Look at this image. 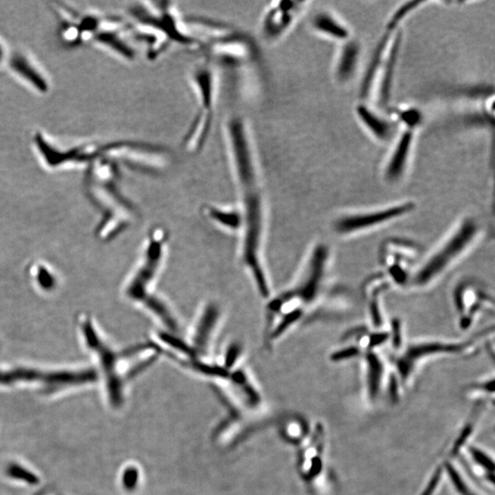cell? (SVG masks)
Returning <instances> with one entry per match:
<instances>
[{
    "instance_id": "6da1fadb",
    "label": "cell",
    "mask_w": 495,
    "mask_h": 495,
    "mask_svg": "<svg viewBox=\"0 0 495 495\" xmlns=\"http://www.w3.org/2000/svg\"><path fill=\"white\" fill-rule=\"evenodd\" d=\"M223 140L241 216L239 259L256 294L265 300L274 291L267 259L268 199L252 127L236 108L225 116Z\"/></svg>"
},
{
    "instance_id": "7a4b0ae2",
    "label": "cell",
    "mask_w": 495,
    "mask_h": 495,
    "mask_svg": "<svg viewBox=\"0 0 495 495\" xmlns=\"http://www.w3.org/2000/svg\"><path fill=\"white\" fill-rule=\"evenodd\" d=\"M170 234L165 227H151L143 239L134 265L124 280V299L139 309L162 333L181 335L185 330L178 312L162 295L160 283L169 253Z\"/></svg>"
},
{
    "instance_id": "3957f363",
    "label": "cell",
    "mask_w": 495,
    "mask_h": 495,
    "mask_svg": "<svg viewBox=\"0 0 495 495\" xmlns=\"http://www.w3.org/2000/svg\"><path fill=\"white\" fill-rule=\"evenodd\" d=\"M315 247L297 279L288 288L272 292L264 302L263 346L271 350L305 319L309 306L319 295L324 280L328 250Z\"/></svg>"
},
{
    "instance_id": "277c9868",
    "label": "cell",
    "mask_w": 495,
    "mask_h": 495,
    "mask_svg": "<svg viewBox=\"0 0 495 495\" xmlns=\"http://www.w3.org/2000/svg\"><path fill=\"white\" fill-rule=\"evenodd\" d=\"M477 234L475 221L465 219L418 269L413 277V285L422 288L435 282L471 247Z\"/></svg>"
},
{
    "instance_id": "5b68a950",
    "label": "cell",
    "mask_w": 495,
    "mask_h": 495,
    "mask_svg": "<svg viewBox=\"0 0 495 495\" xmlns=\"http://www.w3.org/2000/svg\"><path fill=\"white\" fill-rule=\"evenodd\" d=\"M206 59L214 64L240 66L257 59L254 42L245 33L234 29L229 35L208 45L203 50Z\"/></svg>"
},
{
    "instance_id": "8992f818",
    "label": "cell",
    "mask_w": 495,
    "mask_h": 495,
    "mask_svg": "<svg viewBox=\"0 0 495 495\" xmlns=\"http://www.w3.org/2000/svg\"><path fill=\"white\" fill-rule=\"evenodd\" d=\"M303 2L274 1L267 5L261 17L259 32L267 45L282 40L291 30L303 10Z\"/></svg>"
},
{
    "instance_id": "52a82bcc",
    "label": "cell",
    "mask_w": 495,
    "mask_h": 495,
    "mask_svg": "<svg viewBox=\"0 0 495 495\" xmlns=\"http://www.w3.org/2000/svg\"><path fill=\"white\" fill-rule=\"evenodd\" d=\"M116 151L127 164L140 173L159 174L171 165L170 151L164 146L146 142H131L117 146Z\"/></svg>"
},
{
    "instance_id": "ba28073f",
    "label": "cell",
    "mask_w": 495,
    "mask_h": 495,
    "mask_svg": "<svg viewBox=\"0 0 495 495\" xmlns=\"http://www.w3.org/2000/svg\"><path fill=\"white\" fill-rule=\"evenodd\" d=\"M188 80L198 104L196 113L215 116L218 97V75L215 64L205 58L192 67Z\"/></svg>"
},
{
    "instance_id": "9c48e42d",
    "label": "cell",
    "mask_w": 495,
    "mask_h": 495,
    "mask_svg": "<svg viewBox=\"0 0 495 495\" xmlns=\"http://www.w3.org/2000/svg\"><path fill=\"white\" fill-rule=\"evenodd\" d=\"M413 208H415L413 203L406 202L404 204L371 211V212L343 216L335 222L334 230L340 235H353L355 233L367 232L407 215Z\"/></svg>"
},
{
    "instance_id": "30bf717a",
    "label": "cell",
    "mask_w": 495,
    "mask_h": 495,
    "mask_svg": "<svg viewBox=\"0 0 495 495\" xmlns=\"http://www.w3.org/2000/svg\"><path fill=\"white\" fill-rule=\"evenodd\" d=\"M465 348L463 344H448V343L427 342L409 346L406 353L399 359L398 369L404 378L409 377L413 365L419 359L438 354L460 353Z\"/></svg>"
},
{
    "instance_id": "8fae6325",
    "label": "cell",
    "mask_w": 495,
    "mask_h": 495,
    "mask_svg": "<svg viewBox=\"0 0 495 495\" xmlns=\"http://www.w3.org/2000/svg\"><path fill=\"white\" fill-rule=\"evenodd\" d=\"M203 214L214 226L238 238L241 230V216L237 205L207 204L203 207Z\"/></svg>"
},
{
    "instance_id": "7c38bea8",
    "label": "cell",
    "mask_w": 495,
    "mask_h": 495,
    "mask_svg": "<svg viewBox=\"0 0 495 495\" xmlns=\"http://www.w3.org/2000/svg\"><path fill=\"white\" fill-rule=\"evenodd\" d=\"M413 134L412 129L404 131L396 143L395 150L386 166L385 176L389 181H396L402 176L406 168L407 159L411 151Z\"/></svg>"
},
{
    "instance_id": "4fadbf2b",
    "label": "cell",
    "mask_w": 495,
    "mask_h": 495,
    "mask_svg": "<svg viewBox=\"0 0 495 495\" xmlns=\"http://www.w3.org/2000/svg\"><path fill=\"white\" fill-rule=\"evenodd\" d=\"M359 119L377 139L386 140L393 132V126L388 120L382 119L367 106H357Z\"/></svg>"
},
{
    "instance_id": "5bb4252c",
    "label": "cell",
    "mask_w": 495,
    "mask_h": 495,
    "mask_svg": "<svg viewBox=\"0 0 495 495\" xmlns=\"http://www.w3.org/2000/svg\"><path fill=\"white\" fill-rule=\"evenodd\" d=\"M359 46L355 41L346 44L340 53L337 67V77L340 82H346L353 77L358 64Z\"/></svg>"
},
{
    "instance_id": "9a60e30c",
    "label": "cell",
    "mask_w": 495,
    "mask_h": 495,
    "mask_svg": "<svg viewBox=\"0 0 495 495\" xmlns=\"http://www.w3.org/2000/svg\"><path fill=\"white\" fill-rule=\"evenodd\" d=\"M401 46V35L396 36L395 41L391 47L389 56H388L386 66H385L384 77H382L381 88H380V102L382 105L387 104L391 95V89H392L393 74L396 62H398V56L399 49Z\"/></svg>"
},
{
    "instance_id": "2e32d148",
    "label": "cell",
    "mask_w": 495,
    "mask_h": 495,
    "mask_svg": "<svg viewBox=\"0 0 495 495\" xmlns=\"http://www.w3.org/2000/svg\"><path fill=\"white\" fill-rule=\"evenodd\" d=\"M313 27L317 32L335 40H345L350 35L347 28L328 13H319L314 17Z\"/></svg>"
},
{
    "instance_id": "e0dca14e",
    "label": "cell",
    "mask_w": 495,
    "mask_h": 495,
    "mask_svg": "<svg viewBox=\"0 0 495 495\" xmlns=\"http://www.w3.org/2000/svg\"><path fill=\"white\" fill-rule=\"evenodd\" d=\"M382 362L373 354L367 356V384L368 392L371 398H375L379 393L382 384Z\"/></svg>"
},
{
    "instance_id": "ac0fdd59",
    "label": "cell",
    "mask_w": 495,
    "mask_h": 495,
    "mask_svg": "<svg viewBox=\"0 0 495 495\" xmlns=\"http://www.w3.org/2000/svg\"><path fill=\"white\" fill-rule=\"evenodd\" d=\"M445 469L449 480H451L452 485L454 486L455 490L457 491L458 494L477 495L474 493V491L472 490L471 486L467 483L463 475L460 474V471H458V469H456L454 464L449 463L448 461V463H445Z\"/></svg>"
},
{
    "instance_id": "d6986e66",
    "label": "cell",
    "mask_w": 495,
    "mask_h": 495,
    "mask_svg": "<svg viewBox=\"0 0 495 495\" xmlns=\"http://www.w3.org/2000/svg\"><path fill=\"white\" fill-rule=\"evenodd\" d=\"M469 451L472 460L475 461L477 465L482 467L485 471L488 472V474L494 475V463L493 458L489 457L482 449L475 448V447H471Z\"/></svg>"
},
{
    "instance_id": "ffe728a7",
    "label": "cell",
    "mask_w": 495,
    "mask_h": 495,
    "mask_svg": "<svg viewBox=\"0 0 495 495\" xmlns=\"http://www.w3.org/2000/svg\"><path fill=\"white\" fill-rule=\"evenodd\" d=\"M421 4L422 2L420 1H411L406 3V4L403 6V7L399 8V10H396V12L393 14L392 19H390L389 25H388L387 30L395 29V28L398 26V24H400L402 19L406 18V16L409 15V14L410 12H412V11L415 10V8L418 7V5Z\"/></svg>"
},
{
    "instance_id": "44dd1931",
    "label": "cell",
    "mask_w": 495,
    "mask_h": 495,
    "mask_svg": "<svg viewBox=\"0 0 495 495\" xmlns=\"http://www.w3.org/2000/svg\"><path fill=\"white\" fill-rule=\"evenodd\" d=\"M138 480H139V471H138V469L134 468V467L127 469L123 478L124 486L128 490H131V489L136 487Z\"/></svg>"
},
{
    "instance_id": "7402d4cb",
    "label": "cell",
    "mask_w": 495,
    "mask_h": 495,
    "mask_svg": "<svg viewBox=\"0 0 495 495\" xmlns=\"http://www.w3.org/2000/svg\"><path fill=\"white\" fill-rule=\"evenodd\" d=\"M443 469L441 467H438L437 469L433 474L432 477L430 478L429 483H427L426 488L424 489L423 493L421 495H433L435 493L436 489H437L441 480V475H442Z\"/></svg>"
},
{
    "instance_id": "603a6c76",
    "label": "cell",
    "mask_w": 495,
    "mask_h": 495,
    "mask_svg": "<svg viewBox=\"0 0 495 495\" xmlns=\"http://www.w3.org/2000/svg\"><path fill=\"white\" fill-rule=\"evenodd\" d=\"M400 118L409 127L410 129L415 128L421 120L420 113L416 111L415 109H409V111H404Z\"/></svg>"
},
{
    "instance_id": "cb8c5ba5",
    "label": "cell",
    "mask_w": 495,
    "mask_h": 495,
    "mask_svg": "<svg viewBox=\"0 0 495 495\" xmlns=\"http://www.w3.org/2000/svg\"><path fill=\"white\" fill-rule=\"evenodd\" d=\"M11 474L14 475V476L22 478V479L26 480H30V482H35V478L32 476V475L28 474L27 471H22V469H13L12 471H11Z\"/></svg>"
}]
</instances>
